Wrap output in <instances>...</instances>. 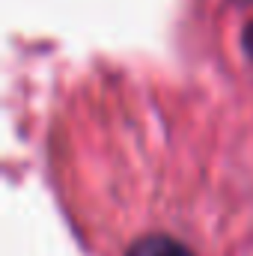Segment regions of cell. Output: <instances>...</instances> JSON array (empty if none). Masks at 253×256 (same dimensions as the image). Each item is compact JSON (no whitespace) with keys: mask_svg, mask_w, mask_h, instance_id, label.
<instances>
[{"mask_svg":"<svg viewBox=\"0 0 253 256\" xmlns=\"http://www.w3.org/2000/svg\"><path fill=\"white\" fill-rule=\"evenodd\" d=\"M126 256H194V254L182 242H176L170 236H143L140 242L131 244V250Z\"/></svg>","mask_w":253,"mask_h":256,"instance_id":"cell-1","label":"cell"},{"mask_svg":"<svg viewBox=\"0 0 253 256\" xmlns=\"http://www.w3.org/2000/svg\"><path fill=\"white\" fill-rule=\"evenodd\" d=\"M242 45H244V54L253 60V21L244 27V33H242Z\"/></svg>","mask_w":253,"mask_h":256,"instance_id":"cell-2","label":"cell"}]
</instances>
